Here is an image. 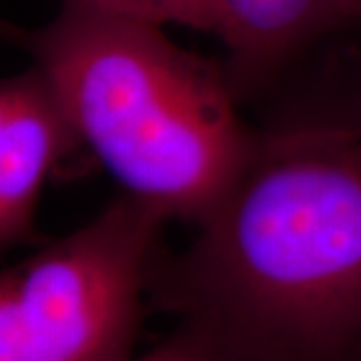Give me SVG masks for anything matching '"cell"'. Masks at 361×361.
<instances>
[{
  "label": "cell",
  "mask_w": 361,
  "mask_h": 361,
  "mask_svg": "<svg viewBox=\"0 0 361 361\" xmlns=\"http://www.w3.org/2000/svg\"><path fill=\"white\" fill-rule=\"evenodd\" d=\"M82 141L127 195L201 223L245 169L255 139L227 82L163 26L63 2L16 30Z\"/></svg>",
  "instance_id": "7a4b0ae2"
},
{
  "label": "cell",
  "mask_w": 361,
  "mask_h": 361,
  "mask_svg": "<svg viewBox=\"0 0 361 361\" xmlns=\"http://www.w3.org/2000/svg\"><path fill=\"white\" fill-rule=\"evenodd\" d=\"M165 221L127 195L4 271L0 361H129Z\"/></svg>",
  "instance_id": "3957f363"
},
{
  "label": "cell",
  "mask_w": 361,
  "mask_h": 361,
  "mask_svg": "<svg viewBox=\"0 0 361 361\" xmlns=\"http://www.w3.org/2000/svg\"><path fill=\"white\" fill-rule=\"evenodd\" d=\"M106 13L123 14L155 25L189 26L217 35L219 20L215 0H63Z\"/></svg>",
  "instance_id": "8992f818"
},
{
  "label": "cell",
  "mask_w": 361,
  "mask_h": 361,
  "mask_svg": "<svg viewBox=\"0 0 361 361\" xmlns=\"http://www.w3.org/2000/svg\"><path fill=\"white\" fill-rule=\"evenodd\" d=\"M217 37L245 71H265L348 26V0H215Z\"/></svg>",
  "instance_id": "5b68a950"
},
{
  "label": "cell",
  "mask_w": 361,
  "mask_h": 361,
  "mask_svg": "<svg viewBox=\"0 0 361 361\" xmlns=\"http://www.w3.org/2000/svg\"><path fill=\"white\" fill-rule=\"evenodd\" d=\"M78 141L49 77L35 65L0 87V243L35 231L42 187L56 161Z\"/></svg>",
  "instance_id": "277c9868"
},
{
  "label": "cell",
  "mask_w": 361,
  "mask_h": 361,
  "mask_svg": "<svg viewBox=\"0 0 361 361\" xmlns=\"http://www.w3.org/2000/svg\"><path fill=\"white\" fill-rule=\"evenodd\" d=\"M177 293L243 361H329L361 334V133L255 141L199 223Z\"/></svg>",
  "instance_id": "6da1fadb"
},
{
  "label": "cell",
  "mask_w": 361,
  "mask_h": 361,
  "mask_svg": "<svg viewBox=\"0 0 361 361\" xmlns=\"http://www.w3.org/2000/svg\"><path fill=\"white\" fill-rule=\"evenodd\" d=\"M349 23L361 26V0H348Z\"/></svg>",
  "instance_id": "ba28073f"
},
{
  "label": "cell",
  "mask_w": 361,
  "mask_h": 361,
  "mask_svg": "<svg viewBox=\"0 0 361 361\" xmlns=\"http://www.w3.org/2000/svg\"><path fill=\"white\" fill-rule=\"evenodd\" d=\"M129 361H243L219 337L195 322L177 331L167 341Z\"/></svg>",
  "instance_id": "52a82bcc"
}]
</instances>
